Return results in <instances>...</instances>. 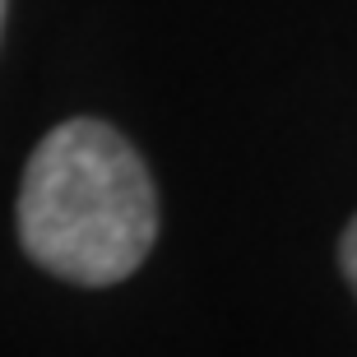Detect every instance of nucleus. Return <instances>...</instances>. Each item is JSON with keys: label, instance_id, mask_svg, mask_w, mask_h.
Wrapping results in <instances>:
<instances>
[{"label": "nucleus", "instance_id": "3", "mask_svg": "<svg viewBox=\"0 0 357 357\" xmlns=\"http://www.w3.org/2000/svg\"><path fill=\"white\" fill-rule=\"evenodd\" d=\"M0 24H5V0H0Z\"/></svg>", "mask_w": 357, "mask_h": 357}, {"label": "nucleus", "instance_id": "2", "mask_svg": "<svg viewBox=\"0 0 357 357\" xmlns=\"http://www.w3.org/2000/svg\"><path fill=\"white\" fill-rule=\"evenodd\" d=\"M339 269H344L348 288L357 297V213H353V223L344 227V237H339Z\"/></svg>", "mask_w": 357, "mask_h": 357}, {"label": "nucleus", "instance_id": "1", "mask_svg": "<svg viewBox=\"0 0 357 357\" xmlns=\"http://www.w3.org/2000/svg\"><path fill=\"white\" fill-rule=\"evenodd\" d=\"M153 237V176L121 130L75 116L33 149L19 185V241L33 265L79 288H107L144 265Z\"/></svg>", "mask_w": 357, "mask_h": 357}]
</instances>
